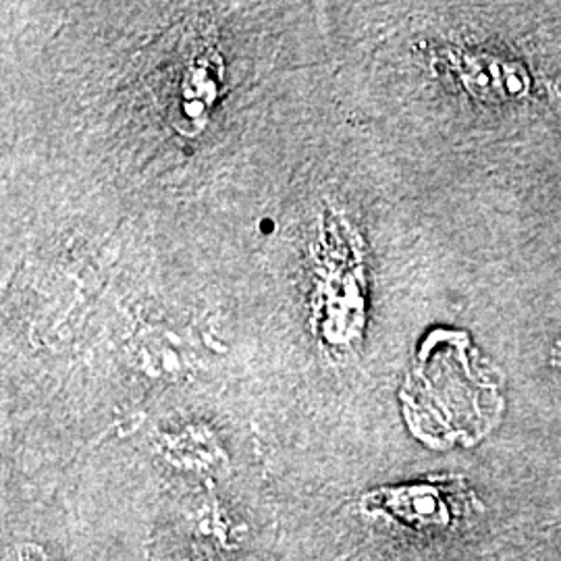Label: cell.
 Wrapping results in <instances>:
<instances>
[{
    "mask_svg": "<svg viewBox=\"0 0 561 561\" xmlns=\"http://www.w3.org/2000/svg\"><path fill=\"white\" fill-rule=\"evenodd\" d=\"M461 333L437 331L422 345L405 393L410 419L426 437L477 439L495 421V387L472 373Z\"/></svg>",
    "mask_w": 561,
    "mask_h": 561,
    "instance_id": "1",
    "label": "cell"
}]
</instances>
